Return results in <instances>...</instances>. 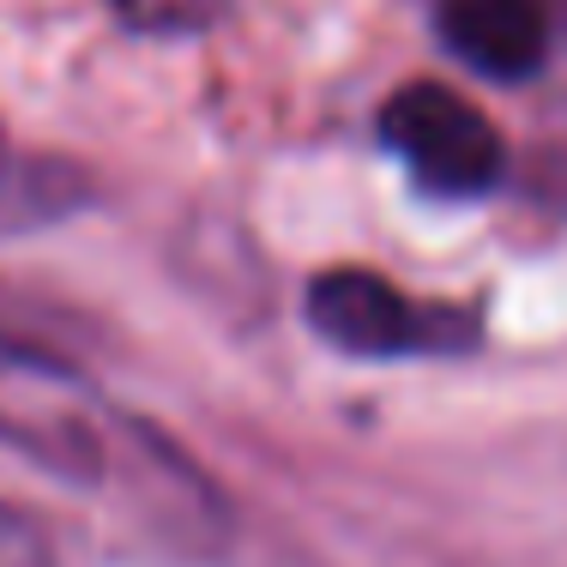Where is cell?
I'll return each instance as SVG.
<instances>
[{
    "label": "cell",
    "instance_id": "obj_7",
    "mask_svg": "<svg viewBox=\"0 0 567 567\" xmlns=\"http://www.w3.org/2000/svg\"><path fill=\"white\" fill-rule=\"evenodd\" d=\"M0 567H49V561H43V549H37L31 537H24V525H19V519H7V513H0Z\"/></svg>",
    "mask_w": 567,
    "mask_h": 567
},
{
    "label": "cell",
    "instance_id": "obj_6",
    "mask_svg": "<svg viewBox=\"0 0 567 567\" xmlns=\"http://www.w3.org/2000/svg\"><path fill=\"white\" fill-rule=\"evenodd\" d=\"M218 0H115V12L133 24V31H152V37H187L212 19Z\"/></svg>",
    "mask_w": 567,
    "mask_h": 567
},
{
    "label": "cell",
    "instance_id": "obj_4",
    "mask_svg": "<svg viewBox=\"0 0 567 567\" xmlns=\"http://www.w3.org/2000/svg\"><path fill=\"white\" fill-rule=\"evenodd\" d=\"M441 43L483 79H525L549 55L544 0H441Z\"/></svg>",
    "mask_w": 567,
    "mask_h": 567
},
{
    "label": "cell",
    "instance_id": "obj_5",
    "mask_svg": "<svg viewBox=\"0 0 567 567\" xmlns=\"http://www.w3.org/2000/svg\"><path fill=\"white\" fill-rule=\"evenodd\" d=\"M91 199V182L61 157H37L0 127V236H31L73 218Z\"/></svg>",
    "mask_w": 567,
    "mask_h": 567
},
{
    "label": "cell",
    "instance_id": "obj_2",
    "mask_svg": "<svg viewBox=\"0 0 567 567\" xmlns=\"http://www.w3.org/2000/svg\"><path fill=\"white\" fill-rule=\"evenodd\" d=\"M308 327L344 357H435V350L477 344L471 315L411 302L393 278L362 266H339L308 284Z\"/></svg>",
    "mask_w": 567,
    "mask_h": 567
},
{
    "label": "cell",
    "instance_id": "obj_1",
    "mask_svg": "<svg viewBox=\"0 0 567 567\" xmlns=\"http://www.w3.org/2000/svg\"><path fill=\"white\" fill-rule=\"evenodd\" d=\"M127 423L91 381H79L49 350L0 339V447L31 458L55 483L97 489L115 465Z\"/></svg>",
    "mask_w": 567,
    "mask_h": 567
},
{
    "label": "cell",
    "instance_id": "obj_3",
    "mask_svg": "<svg viewBox=\"0 0 567 567\" xmlns=\"http://www.w3.org/2000/svg\"><path fill=\"white\" fill-rule=\"evenodd\" d=\"M381 145L435 194H489L507 169L495 121L447 85H404L381 110Z\"/></svg>",
    "mask_w": 567,
    "mask_h": 567
}]
</instances>
